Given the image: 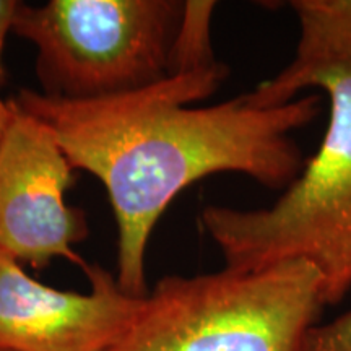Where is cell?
Returning <instances> with one entry per match:
<instances>
[{"mask_svg": "<svg viewBox=\"0 0 351 351\" xmlns=\"http://www.w3.org/2000/svg\"><path fill=\"white\" fill-rule=\"evenodd\" d=\"M10 117H12L10 101L0 99V137H2L3 130H5V127L8 124V121H10Z\"/></svg>", "mask_w": 351, "mask_h": 351, "instance_id": "obj_11", "label": "cell"}, {"mask_svg": "<svg viewBox=\"0 0 351 351\" xmlns=\"http://www.w3.org/2000/svg\"><path fill=\"white\" fill-rule=\"evenodd\" d=\"M184 2L49 0L20 2L12 33L36 47L43 95L95 101L142 90L169 77Z\"/></svg>", "mask_w": 351, "mask_h": 351, "instance_id": "obj_4", "label": "cell"}, {"mask_svg": "<svg viewBox=\"0 0 351 351\" xmlns=\"http://www.w3.org/2000/svg\"><path fill=\"white\" fill-rule=\"evenodd\" d=\"M20 2L16 0H0V88L5 85L7 70L3 65V47L8 33H12L13 16H15L16 7Z\"/></svg>", "mask_w": 351, "mask_h": 351, "instance_id": "obj_10", "label": "cell"}, {"mask_svg": "<svg viewBox=\"0 0 351 351\" xmlns=\"http://www.w3.org/2000/svg\"><path fill=\"white\" fill-rule=\"evenodd\" d=\"M324 307L322 276L306 261L165 276L109 351H304Z\"/></svg>", "mask_w": 351, "mask_h": 351, "instance_id": "obj_2", "label": "cell"}, {"mask_svg": "<svg viewBox=\"0 0 351 351\" xmlns=\"http://www.w3.org/2000/svg\"><path fill=\"white\" fill-rule=\"evenodd\" d=\"M288 5L300 25V41L291 62L247 93L258 108L287 104L326 77H351V0H293Z\"/></svg>", "mask_w": 351, "mask_h": 351, "instance_id": "obj_7", "label": "cell"}, {"mask_svg": "<svg viewBox=\"0 0 351 351\" xmlns=\"http://www.w3.org/2000/svg\"><path fill=\"white\" fill-rule=\"evenodd\" d=\"M228 73L217 62L111 98L67 101L28 88L12 98L54 132L73 169L88 171L106 187L117 225L116 280L127 295H148V241L189 186L236 173L285 191L304 166L293 134L317 119L319 96L258 108L245 93L189 106L217 93Z\"/></svg>", "mask_w": 351, "mask_h": 351, "instance_id": "obj_1", "label": "cell"}, {"mask_svg": "<svg viewBox=\"0 0 351 351\" xmlns=\"http://www.w3.org/2000/svg\"><path fill=\"white\" fill-rule=\"evenodd\" d=\"M304 351H351V309L327 324H317L307 335Z\"/></svg>", "mask_w": 351, "mask_h": 351, "instance_id": "obj_9", "label": "cell"}, {"mask_svg": "<svg viewBox=\"0 0 351 351\" xmlns=\"http://www.w3.org/2000/svg\"><path fill=\"white\" fill-rule=\"evenodd\" d=\"M215 2L187 0L176 29L169 56V75L212 67L218 62L212 47Z\"/></svg>", "mask_w": 351, "mask_h": 351, "instance_id": "obj_8", "label": "cell"}, {"mask_svg": "<svg viewBox=\"0 0 351 351\" xmlns=\"http://www.w3.org/2000/svg\"><path fill=\"white\" fill-rule=\"evenodd\" d=\"M328 98V124L313 158L269 208L208 205L202 225L226 267L257 270L306 261L322 276L326 306L351 289V77L317 82Z\"/></svg>", "mask_w": 351, "mask_h": 351, "instance_id": "obj_3", "label": "cell"}, {"mask_svg": "<svg viewBox=\"0 0 351 351\" xmlns=\"http://www.w3.org/2000/svg\"><path fill=\"white\" fill-rule=\"evenodd\" d=\"M83 270L90 291H62L0 254V351H109L119 343L145 296L127 295L96 263Z\"/></svg>", "mask_w": 351, "mask_h": 351, "instance_id": "obj_6", "label": "cell"}, {"mask_svg": "<svg viewBox=\"0 0 351 351\" xmlns=\"http://www.w3.org/2000/svg\"><path fill=\"white\" fill-rule=\"evenodd\" d=\"M12 104L0 137V254L43 270L57 257L85 269L73 251L90 234L83 210L70 207L65 194L75 184L54 132Z\"/></svg>", "mask_w": 351, "mask_h": 351, "instance_id": "obj_5", "label": "cell"}]
</instances>
